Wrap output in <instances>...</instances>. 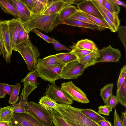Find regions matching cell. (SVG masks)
Returning <instances> with one entry per match:
<instances>
[{"instance_id":"cell-1","label":"cell","mask_w":126,"mask_h":126,"mask_svg":"<svg viewBox=\"0 0 126 126\" xmlns=\"http://www.w3.org/2000/svg\"><path fill=\"white\" fill-rule=\"evenodd\" d=\"M56 110L66 121L86 126H100L80 111V109L70 105L58 103Z\"/></svg>"},{"instance_id":"cell-2","label":"cell","mask_w":126,"mask_h":126,"mask_svg":"<svg viewBox=\"0 0 126 126\" xmlns=\"http://www.w3.org/2000/svg\"><path fill=\"white\" fill-rule=\"evenodd\" d=\"M13 50L17 51L20 54L29 70L30 71L35 70L40 54L37 47L29 39L16 45Z\"/></svg>"},{"instance_id":"cell-3","label":"cell","mask_w":126,"mask_h":126,"mask_svg":"<svg viewBox=\"0 0 126 126\" xmlns=\"http://www.w3.org/2000/svg\"><path fill=\"white\" fill-rule=\"evenodd\" d=\"M60 12L51 14H42L37 15L23 24V27L28 34L32 29L36 28L46 33L51 32L53 30L52 28L56 19Z\"/></svg>"},{"instance_id":"cell-4","label":"cell","mask_w":126,"mask_h":126,"mask_svg":"<svg viewBox=\"0 0 126 126\" xmlns=\"http://www.w3.org/2000/svg\"><path fill=\"white\" fill-rule=\"evenodd\" d=\"M26 108L32 116L43 125L46 126H53L51 113L39 103L32 101H28Z\"/></svg>"},{"instance_id":"cell-5","label":"cell","mask_w":126,"mask_h":126,"mask_svg":"<svg viewBox=\"0 0 126 126\" xmlns=\"http://www.w3.org/2000/svg\"><path fill=\"white\" fill-rule=\"evenodd\" d=\"M64 66L46 67L38 60L35 70L37 72L39 77L41 79L52 83H55L56 80L62 79L60 74Z\"/></svg>"},{"instance_id":"cell-6","label":"cell","mask_w":126,"mask_h":126,"mask_svg":"<svg viewBox=\"0 0 126 126\" xmlns=\"http://www.w3.org/2000/svg\"><path fill=\"white\" fill-rule=\"evenodd\" d=\"M24 88L19 98V102L10 106L13 112L26 113L31 114L27 110L26 108L28 102V96L37 87L36 84L32 83H24Z\"/></svg>"},{"instance_id":"cell-7","label":"cell","mask_w":126,"mask_h":126,"mask_svg":"<svg viewBox=\"0 0 126 126\" xmlns=\"http://www.w3.org/2000/svg\"><path fill=\"white\" fill-rule=\"evenodd\" d=\"M88 67L79 62L78 59L66 64L60 74L63 79H76L83 74L85 69Z\"/></svg>"},{"instance_id":"cell-8","label":"cell","mask_w":126,"mask_h":126,"mask_svg":"<svg viewBox=\"0 0 126 126\" xmlns=\"http://www.w3.org/2000/svg\"><path fill=\"white\" fill-rule=\"evenodd\" d=\"M44 94L60 104L70 105L73 103L70 97L55 83L48 86Z\"/></svg>"},{"instance_id":"cell-9","label":"cell","mask_w":126,"mask_h":126,"mask_svg":"<svg viewBox=\"0 0 126 126\" xmlns=\"http://www.w3.org/2000/svg\"><path fill=\"white\" fill-rule=\"evenodd\" d=\"M61 88L72 100L83 104L89 102L86 94L71 81L63 83Z\"/></svg>"},{"instance_id":"cell-10","label":"cell","mask_w":126,"mask_h":126,"mask_svg":"<svg viewBox=\"0 0 126 126\" xmlns=\"http://www.w3.org/2000/svg\"><path fill=\"white\" fill-rule=\"evenodd\" d=\"M100 57L97 59L94 64L99 63L117 62L121 56L119 50L112 47L110 45L106 47L98 50Z\"/></svg>"},{"instance_id":"cell-11","label":"cell","mask_w":126,"mask_h":126,"mask_svg":"<svg viewBox=\"0 0 126 126\" xmlns=\"http://www.w3.org/2000/svg\"><path fill=\"white\" fill-rule=\"evenodd\" d=\"M10 121L13 126H46L31 115L24 113L14 112Z\"/></svg>"},{"instance_id":"cell-12","label":"cell","mask_w":126,"mask_h":126,"mask_svg":"<svg viewBox=\"0 0 126 126\" xmlns=\"http://www.w3.org/2000/svg\"><path fill=\"white\" fill-rule=\"evenodd\" d=\"M0 38L6 53L7 63L11 62L12 49L7 20H0Z\"/></svg>"},{"instance_id":"cell-13","label":"cell","mask_w":126,"mask_h":126,"mask_svg":"<svg viewBox=\"0 0 126 126\" xmlns=\"http://www.w3.org/2000/svg\"><path fill=\"white\" fill-rule=\"evenodd\" d=\"M73 0H48L47 6L43 14L59 12L66 7L73 4Z\"/></svg>"},{"instance_id":"cell-14","label":"cell","mask_w":126,"mask_h":126,"mask_svg":"<svg viewBox=\"0 0 126 126\" xmlns=\"http://www.w3.org/2000/svg\"><path fill=\"white\" fill-rule=\"evenodd\" d=\"M11 47L13 48L16 45V40L19 33L23 27V23L19 18H13L7 20Z\"/></svg>"},{"instance_id":"cell-15","label":"cell","mask_w":126,"mask_h":126,"mask_svg":"<svg viewBox=\"0 0 126 126\" xmlns=\"http://www.w3.org/2000/svg\"><path fill=\"white\" fill-rule=\"evenodd\" d=\"M77 6L78 9L81 11L99 19L104 20L92 0H85Z\"/></svg>"},{"instance_id":"cell-16","label":"cell","mask_w":126,"mask_h":126,"mask_svg":"<svg viewBox=\"0 0 126 126\" xmlns=\"http://www.w3.org/2000/svg\"><path fill=\"white\" fill-rule=\"evenodd\" d=\"M79 10L75 6L70 5L61 10L57 16L53 24V29L59 24L69 18Z\"/></svg>"},{"instance_id":"cell-17","label":"cell","mask_w":126,"mask_h":126,"mask_svg":"<svg viewBox=\"0 0 126 126\" xmlns=\"http://www.w3.org/2000/svg\"><path fill=\"white\" fill-rule=\"evenodd\" d=\"M61 24L100 31L105 29L104 28L98 26L86 23L77 20L72 19H68L62 22Z\"/></svg>"},{"instance_id":"cell-18","label":"cell","mask_w":126,"mask_h":126,"mask_svg":"<svg viewBox=\"0 0 126 126\" xmlns=\"http://www.w3.org/2000/svg\"><path fill=\"white\" fill-rule=\"evenodd\" d=\"M38 60L46 67H55L64 66L66 64L60 61L54 55H50L42 59L39 58Z\"/></svg>"},{"instance_id":"cell-19","label":"cell","mask_w":126,"mask_h":126,"mask_svg":"<svg viewBox=\"0 0 126 126\" xmlns=\"http://www.w3.org/2000/svg\"><path fill=\"white\" fill-rule=\"evenodd\" d=\"M74 45L78 48L87 51L97 52L98 50L95 44L88 39L79 41Z\"/></svg>"},{"instance_id":"cell-20","label":"cell","mask_w":126,"mask_h":126,"mask_svg":"<svg viewBox=\"0 0 126 126\" xmlns=\"http://www.w3.org/2000/svg\"><path fill=\"white\" fill-rule=\"evenodd\" d=\"M48 1V0H35L31 13V18L43 13L47 7Z\"/></svg>"},{"instance_id":"cell-21","label":"cell","mask_w":126,"mask_h":126,"mask_svg":"<svg viewBox=\"0 0 126 126\" xmlns=\"http://www.w3.org/2000/svg\"><path fill=\"white\" fill-rule=\"evenodd\" d=\"M39 103L50 111L53 110H56L58 107V103L46 95H44L41 98Z\"/></svg>"},{"instance_id":"cell-22","label":"cell","mask_w":126,"mask_h":126,"mask_svg":"<svg viewBox=\"0 0 126 126\" xmlns=\"http://www.w3.org/2000/svg\"><path fill=\"white\" fill-rule=\"evenodd\" d=\"M0 7L2 10L8 14L18 18L19 15L15 7L8 0H0Z\"/></svg>"},{"instance_id":"cell-23","label":"cell","mask_w":126,"mask_h":126,"mask_svg":"<svg viewBox=\"0 0 126 126\" xmlns=\"http://www.w3.org/2000/svg\"><path fill=\"white\" fill-rule=\"evenodd\" d=\"M100 57L98 52L92 51L83 58L78 59L79 62L88 67L95 64V60Z\"/></svg>"},{"instance_id":"cell-24","label":"cell","mask_w":126,"mask_h":126,"mask_svg":"<svg viewBox=\"0 0 126 126\" xmlns=\"http://www.w3.org/2000/svg\"><path fill=\"white\" fill-rule=\"evenodd\" d=\"M80 111L89 119L96 123L99 121L106 120L104 117L93 110L80 109Z\"/></svg>"},{"instance_id":"cell-25","label":"cell","mask_w":126,"mask_h":126,"mask_svg":"<svg viewBox=\"0 0 126 126\" xmlns=\"http://www.w3.org/2000/svg\"><path fill=\"white\" fill-rule=\"evenodd\" d=\"M118 103L126 107V80L123 83L120 88L117 90L116 96Z\"/></svg>"},{"instance_id":"cell-26","label":"cell","mask_w":126,"mask_h":126,"mask_svg":"<svg viewBox=\"0 0 126 126\" xmlns=\"http://www.w3.org/2000/svg\"><path fill=\"white\" fill-rule=\"evenodd\" d=\"M96 1L106 16L114 25L117 31L120 24V20L118 15L112 14L108 11L103 5L98 3Z\"/></svg>"},{"instance_id":"cell-27","label":"cell","mask_w":126,"mask_h":126,"mask_svg":"<svg viewBox=\"0 0 126 126\" xmlns=\"http://www.w3.org/2000/svg\"><path fill=\"white\" fill-rule=\"evenodd\" d=\"M52 116V121L55 126H71L56 110L50 111Z\"/></svg>"},{"instance_id":"cell-28","label":"cell","mask_w":126,"mask_h":126,"mask_svg":"<svg viewBox=\"0 0 126 126\" xmlns=\"http://www.w3.org/2000/svg\"><path fill=\"white\" fill-rule=\"evenodd\" d=\"M103 5L112 14L118 15L120 11V7L113 0H104Z\"/></svg>"},{"instance_id":"cell-29","label":"cell","mask_w":126,"mask_h":126,"mask_svg":"<svg viewBox=\"0 0 126 126\" xmlns=\"http://www.w3.org/2000/svg\"><path fill=\"white\" fill-rule=\"evenodd\" d=\"M55 55L60 61L66 64L78 59L77 56L71 52L58 53Z\"/></svg>"},{"instance_id":"cell-30","label":"cell","mask_w":126,"mask_h":126,"mask_svg":"<svg viewBox=\"0 0 126 126\" xmlns=\"http://www.w3.org/2000/svg\"><path fill=\"white\" fill-rule=\"evenodd\" d=\"M113 86V83H110L105 85L100 89V95L105 104H106L107 100L110 96L112 94Z\"/></svg>"},{"instance_id":"cell-31","label":"cell","mask_w":126,"mask_h":126,"mask_svg":"<svg viewBox=\"0 0 126 126\" xmlns=\"http://www.w3.org/2000/svg\"><path fill=\"white\" fill-rule=\"evenodd\" d=\"M13 113V110L10 106L0 108V120L10 121Z\"/></svg>"},{"instance_id":"cell-32","label":"cell","mask_w":126,"mask_h":126,"mask_svg":"<svg viewBox=\"0 0 126 126\" xmlns=\"http://www.w3.org/2000/svg\"><path fill=\"white\" fill-rule=\"evenodd\" d=\"M21 87V84L20 83H17L15 85L9 100L8 102L10 105H14L18 102L19 100V94Z\"/></svg>"},{"instance_id":"cell-33","label":"cell","mask_w":126,"mask_h":126,"mask_svg":"<svg viewBox=\"0 0 126 126\" xmlns=\"http://www.w3.org/2000/svg\"><path fill=\"white\" fill-rule=\"evenodd\" d=\"M81 12L85 16L96 24L99 26L105 29L108 28L110 30V27L104 20H102L99 19L83 12Z\"/></svg>"},{"instance_id":"cell-34","label":"cell","mask_w":126,"mask_h":126,"mask_svg":"<svg viewBox=\"0 0 126 126\" xmlns=\"http://www.w3.org/2000/svg\"><path fill=\"white\" fill-rule=\"evenodd\" d=\"M39 77L37 72L35 70L31 71L28 73L26 76L21 81V82H29L38 85L39 83L37 81V78Z\"/></svg>"},{"instance_id":"cell-35","label":"cell","mask_w":126,"mask_h":126,"mask_svg":"<svg viewBox=\"0 0 126 126\" xmlns=\"http://www.w3.org/2000/svg\"><path fill=\"white\" fill-rule=\"evenodd\" d=\"M8 1L15 7L19 15V18L23 23H24L31 19L24 12L21 10L14 1L13 0H8Z\"/></svg>"},{"instance_id":"cell-36","label":"cell","mask_w":126,"mask_h":126,"mask_svg":"<svg viewBox=\"0 0 126 126\" xmlns=\"http://www.w3.org/2000/svg\"><path fill=\"white\" fill-rule=\"evenodd\" d=\"M68 19L77 20L84 23L99 26L96 24L85 16L79 10Z\"/></svg>"},{"instance_id":"cell-37","label":"cell","mask_w":126,"mask_h":126,"mask_svg":"<svg viewBox=\"0 0 126 126\" xmlns=\"http://www.w3.org/2000/svg\"><path fill=\"white\" fill-rule=\"evenodd\" d=\"M95 6L99 10L103 17L104 20L107 22L108 24L110 27L111 32H115L117 31V30L113 24L107 17L105 13L102 10L99 5L96 1L95 0H92Z\"/></svg>"},{"instance_id":"cell-38","label":"cell","mask_w":126,"mask_h":126,"mask_svg":"<svg viewBox=\"0 0 126 126\" xmlns=\"http://www.w3.org/2000/svg\"><path fill=\"white\" fill-rule=\"evenodd\" d=\"M72 50L70 52L75 54L78 59H81L92 51L80 49L76 47L75 45L69 46Z\"/></svg>"},{"instance_id":"cell-39","label":"cell","mask_w":126,"mask_h":126,"mask_svg":"<svg viewBox=\"0 0 126 126\" xmlns=\"http://www.w3.org/2000/svg\"><path fill=\"white\" fill-rule=\"evenodd\" d=\"M118 36L122 42L125 49L126 50V27L119 26L117 31Z\"/></svg>"},{"instance_id":"cell-40","label":"cell","mask_w":126,"mask_h":126,"mask_svg":"<svg viewBox=\"0 0 126 126\" xmlns=\"http://www.w3.org/2000/svg\"><path fill=\"white\" fill-rule=\"evenodd\" d=\"M126 80V65H125L121 69L118 80L117 85V90L120 88L124 81Z\"/></svg>"},{"instance_id":"cell-41","label":"cell","mask_w":126,"mask_h":126,"mask_svg":"<svg viewBox=\"0 0 126 126\" xmlns=\"http://www.w3.org/2000/svg\"><path fill=\"white\" fill-rule=\"evenodd\" d=\"M29 39V34L27 32L23 27L19 33L16 45Z\"/></svg>"},{"instance_id":"cell-42","label":"cell","mask_w":126,"mask_h":126,"mask_svg":"<svg viewBox=\"0 0 126 126\" xmlns=\"http://www.w3.org/2000/svg\"><path fill=\"white\" fill-rule=\"evenodd\" d=\"M15 85H11L4 83H0V86L1 90L5 94L11 95L15 87Z\"/></svg>"},{"instance_id":"cell-43","label":"cell","mask_w":126,"mask_h":126,"mask_svg":"<svg viewBox=\"0 0 126 126\" xmlns=\"http://www.w3.org/2000/svg\"><path fill=\"white\" fill-rule=\"evenodd\" d=\"M31 32L35 33L43 39L49 43L52 44L53 42H55L57 41L42 33L36 28L33 29Z\"/></svg>"},{"instance_id":"cell-44","label":"cell","mask_w":126,"mask_h":126,"mask_svg":"<svg viewBox=\"0 0 126 126\" xmlns=\"http://www.w3.org/2000/svg\"><path fill=\"white\" fill-rule=\"evenodd\" d=\"M118 103L117 97L116 96L112 94L107 99L106 104V105L112 109L115 107Z\"/></svg>"},{"instance_id":"cell-45","label":"cell","mask_w":126,"mask_h":126,"mask_svg":"<svg viewBox=\"0 0 126 126\" xmlns=\"http://www.w3.org/2000/svg\"><path fill=\"white\" fill-rule=\"evenodd\" d=\"M112 108L106 105H101L98 107V113L108 116L110 112L112 111Z\"/></svg>"},{"instance_id":"cell-46","label":"cell","mask_w":126,"mask_h":126,"mask_svg":"<svg viewBox=\"0 0 126 126\" xmlns=\"http://www.w3.org/2000/svg\"><path fill=\"white\" fill-rule=\"evenodd\" d=\"M52 44L53 45L54 49L55 50L58 51L65 50L70 52L72 51V49L67 48L65 46L62 45L58 41L53 42Z\"/></svg>"},{"instance_id":"cell-47","label":"cell","mask_w":126,"mask_h":126,"mask_svg":"<svg viewBox=\"0 0 126 126\" xmlns=\"http://www.w3.org/2000/svg\"><path fill=\"white\" fill-rule=\"evenodd\" d=\"M13 0L20 8L31 19V13L26 6L19 0Z\"/></svg>"},{"instance_id":"cell-48","label":"cell","mask_w":126,"mask_h":126,"mask_svg":"<svg viewBox=\"0 0 126 126\" xmlns=\"http://www.w3.org/2000/svg\"><path fill=\"white\" fill-rule=\"evenodd\" d=\"M27 8L31 13L33 9L35 0H19Z\"/></svg>"},{"instance_id":"cell-49","label":"cell","mask_w":126,"mask_h":126,"mask_svg":"<svg viewBox=\"0 0 126 126\" xmlns=\"http://www.w3.org/2000/svg\"><path fill=\"white\" fill-rule=\"evenodd\" d=\"M113 126H123L121 121L116 110L114 113V123Z\"/></svg>"},{"instance_id":"cell-50","label":"cell","mask_w":126,"mask_h":126,"mask_svg":"<svg viewBox=\"0 0 126 126\" xmlns=\"http://www.w3.org/2000/svg\"><path fill=\"white\" fill-rule=\"evenodd\" d=\"M1 54L2 55L4 59L6 62L7 57L6 53L0 38V55Z\"/></svg>"},{"instance_id":"cell-51","label":"cell","mask_w":126,"mask_h":126,"mask_svg":"<svg viewBox=\"0 0 126 126\" xmlns=\"http://www.w3.org/2000/svg\"><path fill=\"white\" fill-rule=\"evenodd\" d=\"M97 123L100 126H112L111 122L106 120L99 121Z\"/></svg>"},{"instance_id":"cell-52","label":"cell","mask_w":126,"mask_h":126,"mask_svg":"<svg viewBox=\"0 0 126 126\" xmlns=\"http://www.w3.org/2000/svg\"><path fill=\"white\" fill-rule=\"evenodd\" d=\"M123 126H126V111L122 112L120 118Z\"/></svg>"},{"instance_id":"cell-53","label":"cell","mask_w":126,"mask_h":126,"mask_svg":"<svg viewBox=\"0 0 126 126\" xmlns=\"http://www.w3.org/2000/svg\"><path fill=\"white\" fill-rule=\"evenodd\" d=\"M0 126H13L12 122L11 121H2L0 120Z\"/></svg>"},{"instance_id":"cell-54","label":"cell","mask_w":126,"mask_h":126,"mask_svg":"<svg viewBox=\"0 0 126 126\" xmlns=\"http://www.w3.org/2000/svg\"><path fill=\"white\" fill-rule=\"evenodd\" d=\"M113 0L118 5H120L124 8H126V4L124 2L119 0Z\"/></svg>"},{"instance_id":"cell-55","label":"cell","mask_w":126,"mask_h":126,"mask_svg":"<svg viewBox=\"0 0 126 126\" xmlns=\"http://www.w3.org/2000/svg\"><path fill=\"white\" fill-rule=\"evenodd\" d=\"M85 0H73V4H75L78 5Z\"/></svg>"},{"instance_id":"cell-56","label":"cell","mask_w":126,"mask_h":126,"mask_svg":"<svg viewBox=\"0 0 126 126\" xmlns=\"http://www.w3.org/2000/svg\"><path fill=\"white\" fill-rule=\"evenodd\" d=\"M66 121L71 126H86L84 125L77 124L68 121Z\"/></svg>"},{"instance_id":"cell-57","label":"cell","mask_w":126,"mask_h":126,"mask_svg":"<svg viewBox=\"0 0 126 126\" xmlns=\"http://www.w3.org/2000/svg\"><path fill=\"white\" fill-rule=\"evenodd\" d=\"M6 95L1 90L0 86V98L5 97Z\"/></svg>"},{"instance_id":"cell-58","label":"cell","mask_w":126,"mask_h":126,"mask_svg":"<svg viewBox=\"0 0 126 126\" xmlns=\"http://www.w3.org/2000/svg\"><path fill=\"white\" fill-rule=\"evenodd\" d=\"M95 0L98 3L103 5L104 0Z\"/></svg>"}]
</instances>
